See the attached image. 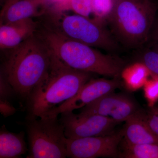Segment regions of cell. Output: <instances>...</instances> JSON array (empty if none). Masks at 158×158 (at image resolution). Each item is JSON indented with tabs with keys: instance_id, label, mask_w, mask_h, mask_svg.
<instances>
[{
	"instance_id": "e0dca14e",
	"label": "cell",
	"mask_w": 158,
	"mask_h": 158,
	"mask_svg": "<svg viewBox=\"0 0 158 158\" xmlns=\"http://www.w3.org/2000/svg\"><path fill=\"white\" fill-rule=\"evenodd\" d=\"M48 10L55 12L72 11L76 14L89 18L92 13V0H66L51 5Z\"/></svg>"
},
{
	"instance_id": "d4e9b609",
	"label": "cell",
	"mask_w": 158,
	"mask_h": 158,
	"mask_svg": "<svg viewBox=\"0 0 158 158\" xmlns=\"http://www.w3.org/2000/svg\"><path fill=\"white\" fill-rule=\"evenodd\" d=\"M65 1L66 0H48L49 6L54 5V4L62 2Z\"/></svg>"
},
{
	"instance_id": "5b68a950",
	"label": "cell",
	"mask_w": 158,
	"mask_h": 158,
	"mask_svg": "<svg viewBox=\"0 0 158 158\" xmlns=\"http://www.w3.org/2000/svg\"><path fill=\"white\" fill-rule=\"evenodd\" d=\"M44 21L71 39L92 47L113 52L118 48L117 43L104 24L96 19L76 14L67 15L64 12L47 10Z\"/></svg>"
},
{
	"instance_id": "277c9868",
	"label": "cell",
	"mask_w": 158,
	"mask_h": 158,
	"mask_svg": "<svg viewBox=\"0 0 158 158\" xmlns=\"http://www.w3.org/2000/svg\"><path fill=\"white\" fill-rule=\"evenodd\" d=\"M156 10L151 0H116L109 21L119 41L128 47H137L147 41Z\"/></svg>"
},
{
	"instance_id": "3957f363",
	"label": "cell",
	"mask_w": 158,
	"mask_h": 158,
	"mask_svg": "<svg viewBox=\"0 0 158 158\" xmlns=\"http://www.w3.org/2000/svg\"><path fill=\"white\" fill-rule=\"evenodd\" d=\"M51 52L47 73L27 99V120L44 118L51 110L75 96L92 78V73L71 68Z\"/></svg>"
},
{
	"instance_id": "7a4b0ae2",
	"label": "cell",
	"mask_w": 158,
	"mask_h": 158,
	"mask_svg": "<svg viewBox=\"0 0 158 158\" xmlns=\"http://www.w3.org/2000/svg\"><path fill=\"white\" fill-rule=\"evenodd\" d=\"M7 51L1 73L6 77L15 94L27 98L48 71L52 52L37 33L14 48Z\"/></svg>"
},
{
	"instance_id": "8fae6325",
	"label": "cell",
	"mask_w": 158,
	"mask_h": 158,
	"mask_svg": "<svg viewBox=\"0 0 158 158\" xmlns=\"http://www.w3.org/2000/svg\"><path fill=\"white\" fill-rule=\"evenodd\" d=\"M0 48L2 50L14 48L37 31L38 23L32 18L0 24Z\"/></svg>"
},
{
	"instance_id": "30bf717a",
	"label": "cell",
	"mask_w": 158,
	"mask_h": 158,
	"mask_svg": "<svg viewBox=\"0 0 158 158\" xmlns=\"http://www.w3.org/2000/svg\"><path fill=\"white\" fill-rule=\"evenodd\" d=\"M122 85L120 79L117 78L111 80L91 78L75 96L51 110L44 118L56 117L63 112L81 109L105 94L114 92Z\"/></svg>"
},
{
	"instance_id": "d6986e66",
	"label": "cell",
	"mask_w": 158,
	"mask_h": 158,
	"mask_svg": "<svg viewBox=\"0 0 158 158\" xmlns=\"http://www.w3.org/2000/svg\"><path fill=\"white\" fill-rule=\"evenodd\" d=\"M144 96L148 107L156 106L158 102V76L151 74L144 86Z\"/></svg>"
},
{
	"instance_id": "7402d4cb",
	"label": "cell",
	"mask_w": 158,
	"mask_h": 158,
	"mask_svg": "<svg viewBox=\"0 0 158 158\" xmlns=\"http://www.w3.org/2000/svg\"><path fill=\"white\" fill-rule=\"evenodd\" d=\"M15 91L10 82L2 73L0 74V99H10Z\"/></svg>"
},
{
	"instance_id": "83f0119b",
	"label": "cell",
	"mask_w": 158,
	"mask_h": 158,
	"mask_svg": "<svg viewBox=\"0 0 158 158\" xmlns=\"http://www.w3.org/2000/svg\"><path fill=\"white\" fill-rule=\"evenodd\" d=\"M1 1H2V0H1Z\"/></svg>"
},
{
	"instance_id": "5bb4252c",
	"label": "cell",
	"mask_w": 158,
	"mask_h": 158,
	"mask_svg": "<svg viewBox=\"0 0 158 158\" xmlns=\"http://www.w3.org/2000/svg\"><path fill=\"white\" fill-rule=\"evenodd\" d=\"M24 139L23 131L11 132L3 125L0 131V158L22 157L28 151Z\"/></svg>"
},
{
	"instance_id": "cb8c5ba5",
	"label": "cell",
	"mask_w": 158,
	"mask_h": 158,
	"mask_svg": "<svg viewBox=\"0 0 158 158\" xmlns=\"http://www.w3.org/2000/svg\"><path fill=\"white\" fill-rule=\"evenodd\" d=\"M19 1V0H6L5 4H4V6L2 8V10H1L0 15L3 14L6 11V9L9 8V6Z\"/></svg>"
},
{
	"instance_id": "ffe728a7",
	"label": "cell",
	"mask_w": 158,
	"mask_h": 158,
	"mask_svg": "<svg viewBox=\"0 0 158 158\" xmlns=\"http://www.w3.org/2000/svg\"><path fill=\"white\" fill-rule=\"evenodd\" d=\"M139 62H142L145 65L151 74L158 76V52L156 51L145 52Z\"/></svg>"
},
{
	"instance_id": "6da1fadb",
	"label": "cell",
	"mask_w": 158,
	"mask_h": 158,
	"mask_svg": "<svg viewBox=\"0 0 158 158\" xmlns=\"http://www.w3.org/2000/svg\"><path fill=\"white\" fill-rule=\"evenodd\" d=\"M36 33L63 63L77 70L120 78L125 66L122 59L106 55L92 47L71 39L48 23H38Z\"/></svg>"
},
{
	"instance_id": "ba28073f",
	"label": "cell",
	"mask_w": 158,
	"mask_h": 158,
	"mask_svg": "<svg viewBox=\"0 0 158 158\" xmlns=\"http://www.w3.org/2000/svg\"><path fill=\"white\" fill-rule=\"evenodd\" d=\"M65 129V137L69 139L107 135L116 131L120 123L100 116H83L66 111L61 113L59 118Z\"/></svg>"
},
{
	"instance_id": "7c38bea8",
	"label": "cell",
	"mask_w": 158,
	"mask_h": 158,
	"mask_svg": "<svg viewBox=\"0 0 158 158\" xmlns=\"http://www.w3.org/2000/svg\"><path fill=\"white\" fill-rule=\"evenodd\" d=\"M144 111L141 109L125 121L123 140L133 144H158V137L148 124Z\"/></svg>"
},
{
	"instance_id": "ac0fdd59",
	"label": "cell",
	"mask_w": 158,
	"mask_h": 158,
	"mask_svg": "<svg viewBox=\"0 0 158 158\" xmlns=\"http://www.w3.org/2000/svg\"><path fill=\"white\" fill-rule=\"evenodd\" d=\"M116 0H92V13L95 19L104 24L109 21L114 10Z\"/></svg>"
},
{
	"instance_id": "9a60e30c",
	"label": "cell",
	"mask_w": 158,
	"mask_h": 158,
	"mask_svg": "<svg viewBox=\"0 0 158 158\" xmlns=\"http://www.w3.org/2000/svg\"><path fill=\"white\" fill-rule=\"evenodd\" d=\"M151 75V73L145 65L138 62L125 66L120 77L125 88L129 91H135L143 87Z\"/></svg>"
},
{
	"instance_id": "44dd1931",
	"label": "cell",
	"mask_w": 158,
	"mask_h": 158,
	"mask_svg": "<svg viewBox=\"0 0 158 158\" xmlns=\"http://www.w3.org/2000/svg\"><path fill=\"white\" fill-rule=\"evenodd\" d=\"M145 120L154 133L158 137V106H155L144 111Z\"/></svg>"
},
{
	"instance_id": "2e32d148",
	"label": "cell",
	"mask_w": 158,
	"mask_h": 158,
	"mask_svg": "<svg viewBox=\"0 0 158 158\" xmlns=\"http://www.w3.org/2000/svg\"><path fill=\"white\" fill-rule=\"evenodd\" d=\"M118 158H158V144H131L123 138L119 144Z\"/></svg>"
},
{
	"instance_id": "4316f807",
	"label": "cell",
	"mask_w": 158,
	"mask_h": 158,
	"mask_svg": "<svg viewBox=\"0 0 158 158\" xmlns=\"http://www.w3.org/2000/svg\"><path fill=\"white\" fill-rule=\"evenodd\" d=\"M156 51L158 52V44H157L156 46Z\"/></svg>"
},
{
	"instance_id": "8992f818",
	"label": "cell",
	"mask_w": 158,
	"mask_h": 158,
	"mask_svg": "<svg viewBox=\"0 0 158 158\" xmlns=\"http://www.w3.org/2000/svg\"><path fill=\"white\" fill-rule=\"evenodd\" d=\"M28 158H65L67 138L58 116L27 120Z\"/></svg>"
},
{
	"instance_id": "4fadbf2b",
	"label": "cell",
	"mask_w": 158,
	"mask_h": 158,
	"mask_svg": "<svg viewBox=\"0 0 158 158\" xmlns=\"http://www.w3.org/2000/svg\"><path fill=\"white\" fill-rule=\"evenodd\" d=\"M48 7V0H19L0 15L1 23H7L42 16Z\"/></svg>"
},
{
	"instance_id": "603a6c76",
	"label": "cell",
	"mask_w": 158,
	"mask_h": 158,
	"mask_svg": "<svg viewBox=\"0 0 158 158\" xmlns=\"http://www.w3.org/2000/svg\"><path fill=\"white\" fill-rule=\"evenodd\" d=\"M16 109L9 100L0 99V112L4 117H9L16 113Z\"/></svg>"
},
{
	"instance_id": "9c48e42d",
	"label": "cell",
	"mask_w": 158,
	"mask_h": 158,
	"mask_svg": "<svg viewBox=\"0 0 158 158\" xmlns=\"http://www.w3.org/2000/svg\"><path fill=\"white\" fill-rule=\"evenodd\" d=\"M141 109L130 95L113 92L105 94L82 108L79 114L83 116L100 115L121 123Z\"/></svg>"
},
{
	"instance_id": "484cf974",
	"label": "cell",
	"mask_w": 158,
	"mask_h": 158,
	"mask_svg": "<svg viewBox=\"0 0 158 158\" xmlns=\"http://www.w3.org/2000/svg\"><path fill=\"white\" fill-rule=\"evenodd\" d=\"M155 37L156 40L158 41V25L156 28L155 33Z\"/></svg>"
},
{
	"instance_id": "52a82bcc",
	"label": "cell",
	"mask_w": 158,
	"mask_h": 158,
	"mask_svg": "<svg viewBox=\"0 0 158 158\" xmlns=\"http://www.w3.org/2000/svg\"><path fill=\"white\" fill-rule=\"evenodd\" d=\"M123 129L106 136L67 138V156L71 158H118Z\"/></svg>"
}]
</instances>
